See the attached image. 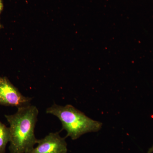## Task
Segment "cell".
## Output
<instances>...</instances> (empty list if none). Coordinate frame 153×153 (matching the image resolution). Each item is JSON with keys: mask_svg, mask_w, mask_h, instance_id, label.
Here are the masks:
<instances>
[{"mask_svg": "<svg viewBox=\"0 0 153 153\" xmlns=\"http://www.w3.org/2000/svg\"><path fill=\"white\" fill-rule=\"evenodd\" d=\"M38 113V108L30 105L18 108L13 114L5 115L10 124V153H25L37 143L35 129Z\"/></svg>", "mask_w": 153, "mask_h": 153, "instance_id": "obj_1", "label": "cell"}, {"mask_svg": "<svg viewBox=\"0 0 153 153\" xmlns=\"http://www.w3.org/2000/svg\"><path fill=\"white\" fill-rule=\"evenodd\" d=\"M46 113L59 119L62 130L67 132L66 138L70 137L72 140L88 133L96 132L102 127V123L88 117L71 105L62 106L54 103L47 108Z\"/></svg>", "mask_w": 153, "mask_h": 153, "instance_id": "obj_2", "label": "cell"}, {"mask_svg": "<svg viewBox=\"0 0 153 153\" xmlns=\"http://www.w3.org/2000/svg\"><path fill=\"white\" fill-rule=\"evenodd\" d=\"M32 100L23 95L7 77H0V105L19 108L30 105Z\"/></svg>", "mask_w": 153, "mask_h": 153, "instance_id": "obj_3", "label": "cell"}, {"mask_svg": "<svg viewBox=\"0 0 153 153\" xmlns=\"http://www.w3.org/2000/svg\"><path fill=\"white\" fill-rule=\"evenodd\" d=\"M65 139L59 132L50 133L44 138L38 140L37 147L25 153H66L68 149Z\"/></svg>", "mask_w": 153, "mask_h": 153, "instance_id": "obj_4", "label": "cell"}, {"mask_svg": "<svg viewBox=\"0 0 153 153\" xmlns=\"http://www.w3.org/2000/svg\"><path fill=\"white\" fill-rule=\"evenodd\" d=\"M10 139L9 127L0 121V153H5L6 148Z\"/></svg>", "mask_w": 153, "mask_h": 153, "instance_id": "obj_5", "label": "cell"}, {"mask_svg": "<svg viewBox=\"0 0 153 153\" xmlns=\"http://www.w3.org/2000/svg\"><path fill=\"white\" fill-rule=\"evenodd\" d=\"M3 8H4V5H3V0H0V16L2 12ZM2 26L0 24V29H1Z\"/></svg>", "mask_w": 153, "mask_h": 153, "instance_id": "obj_6", "label": "cell"}, {"mask_svg": "<svg viewBox=\"0 0 153 153\" xmlns=\"http://www.w3.org/2000/svg\"><path fill=\"white\" fill-rule=\"evenodd\" d=\"M153 152V145L152 147L150 148L146 153H152Z\"/></svg>", "mask_w": 153, "mask_h": 153, "instance_id": "obj_7", "label": "cell"}]
</instances>
